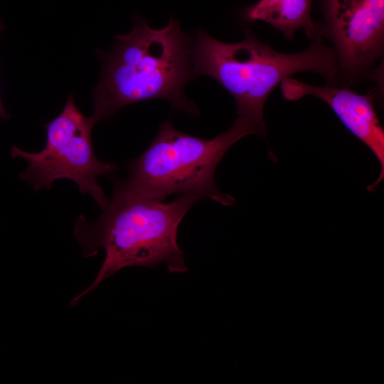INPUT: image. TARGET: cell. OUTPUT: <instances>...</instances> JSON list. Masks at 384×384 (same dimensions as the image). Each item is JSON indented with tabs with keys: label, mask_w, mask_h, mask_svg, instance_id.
<instances>
[{
	"label": "cell",
	"mask_w": 384,
	"mask_h": 384,
	"mask_svg": "<svg viewBox=\"0 0 384 384\" xmlns=\"http://www.w3.org/2000/svg\"><path fill=\"white\" fill-rule=\"evenodd\" d=\"M200 200L181 195L163 203L134 192L124 181H115L112 198L96 221L77 218L73 234L82 255L95 256L103 248L105 257L94 282L71 300L70 307L124 267L154 268L164 263L171 273L187 271L177 244V230L188 210Z\"/></svg>",
	"instance_id": "6da1fadb"
},
{
	"label": "cell",
	"mask_w": 384,
	"mask_h": 384,
	"mask_svg": "<svg viewBox=\"0 0 384 384\" xmlns=\"http://www.w3.org/2000/svg\"><path fill=\"white\" fill-rule=\"evenodd\" d=\"M134 27L126 35L114 36L112 48L97 51L102 62L99 83L92 92L96 123L112 117L127 105L153 99L168 100L174 110L198 114L183 88L194 77L191 68V38L171 18L163 28H150L134 15Z\"/></svg>",
	"instance_id": "7a4b0ae2"
},
{
	"label": "cell",
	"mask_w": 384,
	"mask_h": 384,
	"mask_svg": "<svg viewBox=\"0 0 384 384\" xmlns=\"http://www.w3.org/2000/svg\"><path fill=\"white\" fill-rule=\"evenodd\" d=\"M304 50L282 53L257 40L247 29L243 40L225 43L199 31L191 48L194 75L218 81L235 99L238 116L247 119L266 134L265 103L272 90L285 78L304 71L323 76L330 86L338 74L336 53L322 42L321 31Z\"/></svg>",
	"instance_id": "3957f363"
},
{
	"label": "cell",
	"mask_w": 384,
	"mask_h": 384,
	"mask_svg": "<svg viewBox=\"0 0 384 384\" xmlns=\"http://www.w3.org/2000/svg\"><path fill=\"white\" fill-rule=\"evenodd\" d=\"M250 134L265 136L258 126L240 116L229 129L211 139L179 132L168 119L159 124L146 150L129 161L124 182L134 192L161 201L180 194L233 206L235 198L215 184V169L227 151Z\"/></svg>",
	"instance_id": "277c9868"
},
{
	"label": "cell",
	"mask_w": 384,
	"mask_h": 384,
	"mask_svg": "<svg viewBox=\"0 0 384 384\" xmlns=\"http://www.w3.org/2000/svg\"><path fill=\"white\" fill-rule=\"evenodd\" d=\"M95 124L91 117H86L80 112L70 95L60 114L45 125L46 142L42 150L28 152L11 147V157L21 158L28 164L18 178L36 191L50 188L58 179H70L103 210L109 200L97 183V178L112 174L118 166L102 162L95 156L91 140Z\"/></svg>",
	"instance_id": "5b68a950"
},
{
	"label": "cell",
	"mask_w": 384,
	"mask_h": 384,
	"mask_svg": "<svg viewBox=\"0 0 384 384\" xmlns=\"http://www.w3.org/2000/svg\"><path fill=\"white\" fill-rule=\"evenodd\" d=\"M324 11L339 65L355 76L383 50L384 0H325Z\"/></svg>",
	"instance_id": "8992f818"
},
{
	"label": "cell",
	"mask_w": 384,
	"mask_h": 384,
	"mask_svg": "<svg viewBox=\"0 0 384 384\" xmlns=\"http://www.w3.org/2000/svg\"><path fill=\"white\" fill-rule=\"evenodd\" d=\"M280 84L282 95L287 100H298L306 95L324 100L345 127L371 150L380 165L378 177L368 186V191H374L384 178V130L371 98L347 87L311 85L290 77Z\"/></svg>",
	"instance_id": "52a82bcc"
},
{
	"label": "cell",
	"mask_w": 384,
	"mask_h": 384,
	"mask_svg": "<svg viewBox=\"0 0 384 384\" xmlns=\"http://www.w3.org/2000/svg\"><path fill=\"white\" fill-rule=\"evenodd\" d=\"M312 0H259L247 8L244 18L248 21H262L292 39L295 31L303 28L309 38H313L318 28L311 16Z\"/></svg>",
	"instance_id": "ba28073f"
},
{
	"label": "cell",
	"mask_w": 384,
	"mask_h": 384,
	"mask_svg": "<svg viewBox=\"0 0 384 384\" xmlns=\"http://www.w3.org/2000/svg\"><path fill=\"white\" fill-rule=\"evenodd\" d=\"M4 28V24L0 20V31H2ZM0 117L8 120L10 118V115L6 112V111L4 110L3 105L1 101L0 98Z\"/></svg>",
	"instance_id": "9c48e42d"
}]
</instances>
